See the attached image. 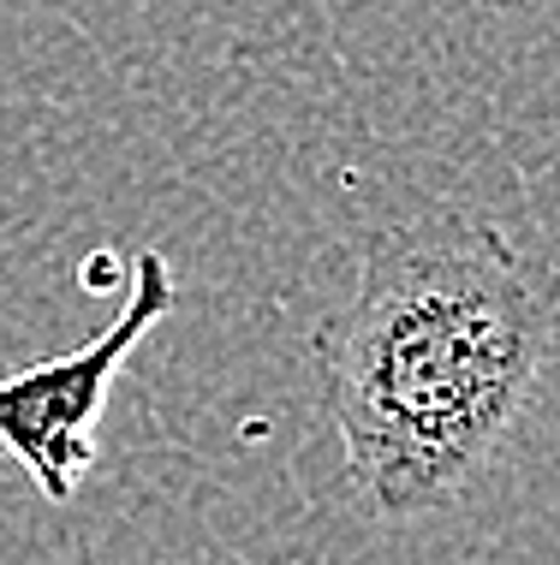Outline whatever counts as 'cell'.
Wrapping results in <instances>:
<instances>
[{"mask_svg": "<svg viewBox=\"0 0 560 565\" xmlns=\"http://www.w3.org/2000/svg\"><path fill=\"white\" fill-rule=\"evenodd\" d=\"M316 399L382 524L447 512L507 447L554 351L549 286L465 209L376 226L352 298L316 328Z\"/></svg>", "mask_w": 560, "mask_h": 565, "instance_id": "cell-1", "label": "cell"}, {"mask_svg": "<svg viewBox=\"0 0 560 565\" xmlns=\"http://www.w3.org/2000/svg\"><path fill=\"white\" fill-rule=\"evenodd\" d=\"M173 303H179V280L168 256L144 250L131 263L126 303L96 340L0 375V447L19 458V470L42 500L66 507L84 488L89 465H96V429L114 381L131 363V351L156 333V322L173 316Z\"/></svg>", "mask_w": 560, "mask_h": 565, "instance_id": "cell-2", "label": "cell"}]
</instances>
